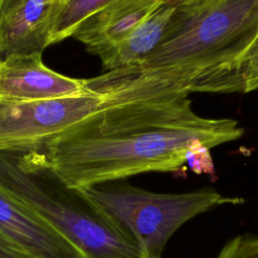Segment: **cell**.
<instances>
[{
	"instance_id": "3957f363",
	"label": "cell",
	"mask_w": 258,
	"mask_h": 258,
	"mask_svg": "<svg viewBox=\"0 0 258 258\" xmlns=\"http://www.w3.org/2000/svg\"><path fill=\"white\" fill-rule=\"evenodd\" d=\"M0 188L40 217L86 258H142L133 237L84 189L68 184L41 149L0 151Z\"/></svg>"
},
{
	"instance_id": "30bf717a",
	"label": "cell",
	"mask_w": 258,
	"mask_h": 258,
	"mask_svg": "<svg viewBox=\"0 0 258 258\" xmlns=\"http://www.w3.org/2000/svg\"><path fill=\"white\" fill-rule=\"evenodd\" d=\"M179 0H167L123 39L102 52L99 57L107 72L141 61L162 40Z\"/></svg>"
},
{
	"instance_id": "8fae6325",
	"label": "cell",
	"mask_w": 258,
	"mask_h": 258,
	"mask_svg": "<svg viewBox=\"0 0 258 258\" xmlns=\"http://www.w3.org/2000/svg\"><path fill=\"white\" fill-rule=\"evenodd\" d=\"M116 0H64L54 24L50 44L72 37L88 17Z\"/></svg>"
},
{
	"instance_id": "52a82bcc",
	"label": "cell",
	"mask_w": 258,
	"mask_h": 258,
	"mask_svg": "<svg viewBox=\"0 0 258 258\" xmlns=\"http://www.w3.org/2000/svg\"><path fill=\"white\" fill-rule=\"evenodd\" d=\"M41 55H9L0 59L1 100L38 101L92 93L87 80L69 78L48 69Z\"/></svg>"
},
{
	"instance_id": "4fadbf2b",
	"label": "cell",
	"mask_w": 258,
	"mask_h": 258,
	"mask_svg": "<svg viewBox=\"0 0 258 258\" xmlns=\"http://www.w3.org/2000/svg\"><path fill=\"white\" fill-rule=\"evenodd\" d=\"M213 258H258V235H237L227 241Z\"/></svg>"
},
{
	"instance_id": "7a4b0ae2",
	"label": "cell",
	"mask_w": 258,
	"mask_h": 258,
	"mask_svg": "<svg viewBox=\"0 0 258 258\" xmlns=\"http://www.w3.org/2000/svg\"><path fill=\"white\" fill-rule=\"evenodd\" d=\"M257 36L258 0H179L158 46L141 61L107 73L164 80L189 93H231V71Z\"/></svg>"
},
{
	"instance_id": "5b68a950",
	"label": "cell",
	"mask_w": 258,
	"mask_h": 258,
	"mask_svg": "<svg viewBox=\"0 0 258 258\" xmlns=\"http://www.w3.org/2000/svg\"><path fill=\"white\" fill-rule=\"evenodd\" d=\"M106 103L107 99L95 92L38 101L0 99V151L42 149Z\"/></svg>"
},
{
	"instance_id": "5bb4252c",
	"label": "cell",
	"mask_w": 258,
	"mask_h": 258,
	"mask_svg": "<svg viewBox=\"0 0 258 258\" xmlns=\"http://www.w3.org/2000/svg\"><path fill=\"white\" fill-rule=\"evenodd\" d=\"M210 149L211 148L206 146L203 142H196L190 146L187 152L186 163H188L191 170L197 173H209L210 171H213Z\"/></svg>"
},
{
	"instance_id": "9c48e42d",
	"label": "cell",
	"mask_w": 258,
	"mask_h": 258,
	"mask_svg": "<svg viewBox=\"0 0 258 258\" xmlns=\"http://www.w3.org/2000/svg\"><path fill=\"white\" fill-rule=\"evenodd\" d=\"M167 0H116L83 21L72 37L100 55L123 39Z\"/></svg>"
},
{
	"instance_id": "6da1fadb",
	"label": "cell",
	"mask_w": 258,
	"mask_h": 258,
	"mask_svg": "<svg viewBox=\"0 0 258 258\" xmlns=\"http://www.w3.org/2000/svg\"><path fill=\"white\" fill-rule=\"evenodd\" d=\"M231 118L195 113L188 94L108 102L41 149L71 186L86 188L145 172L183 168L196 142L209 148L239 139Z\"/></svg>"
},
{
	"instance_id": "9a60e30c",
	"label": "cell",
	"mask_w": 258,
	"mask_h": 258,
	"mask_svg": "<svg viewBox=\"0 0 258 258\" xmlns=\"http://www.w3.org/2000/svg\"><path fill=\"white\" fill-rule=\"evenodd\" d=\"M0 258H31L0 231Z\"/></svg>"
},
{
	"instance_id": "ba28073f",
	"label": "cell",
	"mask_w": 258,
	"mask_h": 258,
	"mask_svg": "<svg viewBox=\"0 0 258 258\" xmlns=\"http://www.w3.org/2000/svg\"><path fill=\"white\" fill-rule=\"evenodd\" d=\"M0 231L31 258H86L40 217L2 188Z\"/></svg>"
},
{
	"instance_id": "7c38bea8",
	"label": "cell",
	"mask_w": 258,
	"mask_h": 258,
	"mask_svg": "<svg viewBox=\"0 0 258 258\" xmlns=\"http://www.w3.org/2000/svg\"><path fill=\"white\" fill-rule=\"evenodd\" d=\"M231 93H249L258 89V36L231 71Z\"/></svg>"
},
{
	"instance_id": "2e32d148",
	"label": "cell",
	"mask_w": 258,
	"mask_h": 258,
	"mask_svg": "<svg viewBox=\"0 0 258 258\" xmlns=\"http://www.w3.org/2000/svg\"><path fill=\"white\" fill-rule=\"evenodd\" d=\"M185 2H192V1H199V0H183Z\"/></svg>"
},
{
	"instance_id": "277c9868",
	"label": "cell",
	"mask_w": 258,
	"mask_h": 258,
	"mask_svg": "<svg viewBox=\"0 0 258 258\" xmlns=\"http://www.w3.org/2000/svg\"><path fill=\"white\" fill-rule=\"evenodd\" d=\"M91 200L136 241L142 258H161L170 237L196 216L244 200L211 187L179 194L149 191L126 179L82 188Z\"/></svg>"
},
{
	"instance_id": "8992f818",
	"label": "cell",
	"mask_w": 258,
	"mask_h": 258,
	"mask_svg": "<svg viewBox=\"0 0 258 258\" xmlns=\"http://www.w3.org/2000/svg\"><path fill=\"white\" fill-rule=\"evenodd\" d=\"M64 0H0V59L42 54Z\"/></svg>"
}]
</instances>
